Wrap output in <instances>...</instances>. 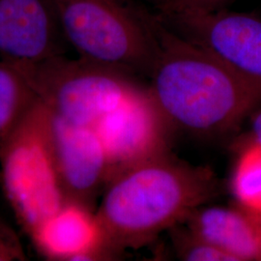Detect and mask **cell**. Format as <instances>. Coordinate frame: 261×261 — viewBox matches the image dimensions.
I'll use <instances>...</instances> for the list:
<instances>
[{"label": "cell", "instance_id": "cell-4", "mask_svg": "<svg viewBox=\"0 0 261 261\" xmlns=\"http://www.w3.org/2000/svg\"><path fill=\"white\" fill-rule=\"evenodd\" d=\"M0 176L10 205L31 238L65 205L51 146V112L39 98L1 147Z\"/></svg>", "mask_w": 261, "mask_h": 261}, {"label": "cell", "instance_id": "cell-1", "mask_svg": "<svg viewBox=\"0 0 261 261\" xmlns=\"http://www.w3.org/2000/svg\"><path fill=\"white\" fill-rule=\"evenodd\" d=\"M94 214L101 259L138 249L218 194L209 168L194 167L169 152L117 173L107 183Z\"/></svg>", "mask_w": 261, "mask_h": 261}, {"label": "cell", "instance_id": "cell-13", "mask_svg": "<svg viewBox=\"0 0 261 261\" xmlns=\"http://www.w3.org/2000/svg\"><path fill=\"white\" fill-rule=\"evenodd\" d=\"M231 188L243 209L261 218V148L252 142L237 162Z\"/></svg>", "mask_w": 261, "mask_h": 261}, {"label": "cell", "instance_id": "cell-3", "mask_svg": "<svg viewBox=\"0 0 261 261\" xmlns=\"http://www.w3.org/2000/svg\"><path fill=\"white\" fill-rule=\"evenodd\" d=\"M79 57L149 77L158 55L157 13L135 0H56Z\"/></svg>", "mask_w": 261, "mask_h": 261}, {"label": "cell", "instance_id": "cell-8", "mask_svg": "<svg viewBox=\"0 0 261 261\" xmlns=\"http://www.w3.org/2000/svg\"><path fill=\"white\" fill-rule=\"evenodd\" d=\"M51 146L65 204L91 211L100 188L107 185L109 178L108 157L97 132L51 113Z\"/></svg>", "mask_w": 261, "mask_h": 261}, {"label": "cell", "instance_id": "cell-11", "mask_svg": "<svg viewBox=\"0 0 261 261\" xmlns=\"http://www.w3.org/2000/svg\"><path fill=\"white\" fill-rule=\"evenodd\" d=\"M38 251L50 260H101L99 231L92 211L65 204L32 237Z\"/></svg>", "mask_w": 261, "mask_h": 261}, {"label": "cell", "instance_id": "cell-17", "mask_svg": "<svg viewBox=\"0 0 261 261\" xmlns=\"http://www.w3.org/2000/svg\"><path fill=\"white\" fill-rule=\"evenodd\" d=\"M252 122V143L261 148V105L250 114Z\"/></svg>", "mask_w": 261, "mask_h": 261}, {"label": "cell", "instance_id": "cell-6", "mask_svg": "<svg viewBox=\"0 0 261 261\" xmlns=\"http://www.w3.org/2000/svg\"><path fill=\"white\" fill-rule=\"evenodd\" d=\"M156 12L168 28L219 58L261 97L260 18L226 9Z\"/></svg>", "mask_w": 261, "mask_h": 261}, {"label": "cell", "instance_id": "cell-7", "mask_svg": "<svg viewBox=\"0 0 261 261\" xmlns=\"http://www.w3.org/2000/svg\"><path fill=\"white\" fill-rule=\"evenodd\" d=\"M93 128L108 157V182L127 168L168 152L172 129L148 89L141 87Z\"/></svg>", "mask_w": 261, "mask_h": 261}, {"label": "cell", "instance_id": "cell-5", "mask_svg": "<svg viewBox=\"0 0 261 261\" xmlns=\"http://www.w3.org/2000/svg\"><path fill=\"white\" fill-rule=\"evenodd\" d=\"M24 67L50 112L79 126L94 127L140 88L129 73L82 57L61 55Z\"/></svg>", "mask_w": 261, "mask_h": 261}, {"label": "cell", "instance_id": "cell-10", "mask_svg": "<svg viewBox=\"0 0 261 261\" xmlns=\"http://www.w3.org/2000/svg\"><path fill=\"white\" fill-rule=\"evenodd\" d=\"M189 230L233 261L261 260L258 217L246 210L199 206L187 216Z\"/></svg>", "mask_w": 261, "mask_h": 261}, {"label": "cell", "instance_id": "cell-14", "mask_svg": "<svg viewBox=\"0 0 261 261\" xmlns=\"http://www.w3.org/2000/svg\"><path fill=\"white\" fill-rule=\"evenodd\" d=\"M178 255L188 261H233L226 253L200 239L192 231L175 233Z\"/></svg>", "mask_w": 261, "mask_h": 261}, {"label": "cell", "instance_id": "cell-16", "mask_svg": "<svg viewBox=\"0 0 261 261\" xmlns=\"http://www.w3.org/2000/svg\"><path fill=\"white\" fill-rule=\"evenodd\" d=\"M28 254L15 229L0 218V261L28 260Z\"/></svg>", "mask_w": 261, "mask_h": 261}, {"label": "cell", "instance_id": "cell-15", "mask_svg": "<svg viewBox=\"0 0 261 261\" xmlns=\"http://www.w3.org/2000/svg\"><path fill=\"white\" fill-rule=\"evenodd\" d=\"M236 0H156V9L178 13H215Z\"/></svg>", "mask_w": 261, "mask_h": 261}, {"label": "cell", "instance_id": "cell-2", "mask_svg": "<svg viewBox=\"0 0 261 261\" xmlns=\"http://www.w3.org/2000/svg\"><path fill=\"white\" fill-rule=\"evenodd\" d=\"M156 33L148 91L172 129L226 134L260 106V96L229 67L168 28L158 14Z\"/></svg>", "mask_w": 261, "mask_h": 261}, {"label": "cell", "instance_id": "cell-18", "mask_svg": "<svg viewBox=\"0 0 261 261\" xmlns=\"http://www.w3.org/2000/svg\"><path fill=\"white\" fill-rule=\"evenodd\" d=\"M257 217V216H256ZM258 219H259V222H260V229H261V218L260 217H258Z\"/></svg>", "mask_w": 261, "mask_h": 261}, {"label": "cell", "instance_id": "cell-9", "mask_svg": "<svg viewBox=\"0 0 261 261\" xmlns=\"http://www.w3.org/2000/svg\"><path fill=\"white\" fill-rule=\"evenodd\" d=\"M66 45L56 0H0V59L33 65Z\"/></svg>", "mask_w": 261, "mask_h": 261}, {"label": "cell", "instance_id": "cell-12", "mask_svg": "<svg viewBox=\"0 0 261 261\" xmlns=\"http://www.w3.org/2000/svg\"><path fill=\"white\" fill-rule=\"evenodd\" d=\"M38 98L24 65L0 59V150Z\"/></svg>", "mask_w": 261, "mask_h": 261}]
</instances>
